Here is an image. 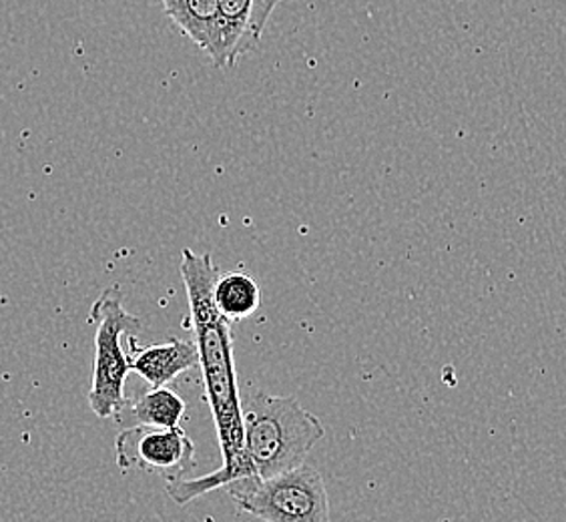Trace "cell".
Here are the masks:
<instances>
[{
	"label": "cell",
	"mask_w": 566,
	"mask_h": 522,
	"mask_svg": "<svg viewBox=\"0 0 566 522\" xmlns=\"http://www.w3.org/2000/svg\"><path fill=\"white\" fill-rule=\"evenodd\" d=\"M181 278L186 283L189 316L186 327L191 330L199 349V368L203 374L206 400L216 422L223 464L201 479H181L165 482L167 494L177 504H187L199 497L226 489L229 482L255 477L245 455L243 436V403L240 398L235 362H233V324L219 314L213 300V288L219 268L211 253L181 251Z\"/></svg>",
	"instance_id": "6da1fadb"
},
{
	"label": "cell",
	"mask_w": 566,
	"mask_h": 522,
	"mask_svg": "<svg viewBox=\"0 0 566 522\" xmlns=\"http://www.w3.org/2000/svg\"><path fill=\"white\" fill-rule=\"evenodd\" d=\"M243 436L255 477L270 479L304 464L310 450L326 436V428L297 396L258 392L243 403Z\"/></svg>",
	"instance_id": "7a4b0ae2"
},
{
	"label": "cell",
	"mask_w": 566,
	"mask_h": 522,
	"mask_svg": "<svg viewBox=\"0 0 566 522\" xmlns=\"http://www.w3.org/2000/svg\"><path fill=\"white\" fill-rule=\"evenodd\" d=\"M91 320L97 330L88 406L98 418H117L129 400L125 396V382L132 372V354L125 349L123 337L137 334L142 320L125 310L117 288L98 295L91 307Z\"/></svg>",
	"instance_id": "3957f363"
},
{
	"label": "cell",
	"mask_w": 566,
	"mask_h": 522,
	"mask_svg": "<svg viewBox=\"0 0 566 522\" xmlns=\"http://www.w3.org/2000/svg\"><path fill=\"white\" fill-rule=\"evenodd\" d=\"M240 511L265 522L329 521L326 482L316 468L300 464L270 479L235 480L226 487Z\"/></svg>",
	"instance_id": "277c9868"
},
{
	"label": "cell",
	"mask_w": 566,
	"mask_h": 522,
	"mask_svg": "<svg viewBox=\"0 0 566 522\" xmlns=\"http://www.w3.org/2000/svg\"><path fill=\"white\" fill-rule=\"evenodd\" d=\"M115 458L123 472L143 470L175 482L196 468V445L181 426H127L115 438Z\"/></svg>",
	"instance_id": "5b68a950"
},
{
	"label": "cell",
	"mask_w": 566,
	"mask_h": 522,
	"mask_svg": "<svg viewBox=\"0 0 566 522\" xmlns=\"http://www.w3.org/2000/svg\"><path fill=\"white\" fill-rule=\"evenodd\" d=\"M283 0H219L218 53L216 66H233L260 41L275 7Z\"/></svg>",
	"instance_id": "8992f818"
},
{
	"label": "cell",
	"mask_w": 566,
	"mask_h": 522,
	"mask_svg": "<svg viewBox=\"0 0 566 522\" xmlns=\"http://www.w3.org/2000/svg\"><path fill=\"white\" fill-rule=\"evenodd\" d=\"M137 337H129L132 346V372L139 374L151 388L169 386L184 372L193 370L199 366V349L196 340L171 337L161 344H151L147 348H135Z\"/></svg>",
	"instance_id": "52a82bcc"
},
{
	"label": "cell",
	"mask_w": 566,
	"mask_h": 522,
	"mask_svg": "<svg viewBox=\"0 0 566 522\" xmlns=\"http://www.w3.org/2000/svg\"><path fill=\"white\" fill-rule=\"evenodd\" d=\"M165 14L211 59L218 53L219 0H161Z\"/></svg>",
	"instance_id": "ba28073f"
},
{
	"label": "cell",
	"mask_w": 566,
	"mask_h": 522,
	"mask_svg": "<svg viewBox=\"0 0 566 522\" xmlns=\"http://www.w3.org/2000/svg\"><path fill=\"white\" fill-rule=\"evenodd\" d=\"M187 404L177 392L169 386H157L143 392L137 398L127 400L123 413L115 418L123 426H157V428H175L181 426L186 418Z\"/></svg>",
	"instance_id": "9c48e42d"
},
{
	"label": "cell",
	"mask_w": 566,
	"mask_h": 522,
	"mask_svg": "<svg viewBox=\"0 0 566 522\" xmlns=\"http://www.w3.org/2000/svg\"><path fill=\"white\" fill-rule=\"evenodd\" d=\"M213 300L219 314L231 324L253 316L262 304V292L258 280L243 272L219 273L213 288Z\"/></svg>",
	"instance_id": "30bf717a"
}]
</instances>
